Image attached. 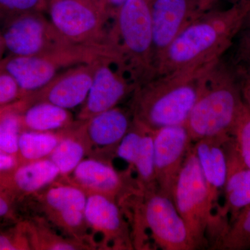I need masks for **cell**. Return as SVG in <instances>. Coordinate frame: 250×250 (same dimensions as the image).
Here are the masks:
<instances>
[{"label":"cell","instance_id":"6","mask_svg":"<svg viewBox=\"0 0 250 250\" xmlns=\"http://www.w3.org/2000/svg\"><path fill=\"white\" fill-rule=\"evenodd\" d=\"M172 200L196 250L208 244V237L225 220L214 213L193 143L176 182Z\"/></svg>","mask_w":250,"mask_h":250},{"label":"cell","instance_id":"17","mask_svg":"<svg viewBox=\"0 0 250 250\" xmlns=\"http://www.w3.org/2000/svg\"><path fill=\"white\" fill-rule=\"evenodd\" d=\"M227 154L226 179L224 186V204L217 214L228 218L229 223L250 206V169L238 154L232 136L225 143Z\"/></svg>","mask_w":250,"mask_h":250},{"label":"cell","instance_id":"27","mask_svg":"<svg viewBox=\"0 0 250 250\" xmlns=\"http://www.w3.org/2000/svg\"><path fill=\"white\" fill-rule=\"evenodd\" d=\"M145 125L133 119L132 123L126 134L121 140L116 149V154L129 164L132 169L141 147Z\"/></svg>","mask_w":250,"mask_h":250},{"label":"cell","instance_id":"29","mask_svg":"<svg viewBox=\"0 0 250 250\" xmlns=\"http://www.w3.org/2000/svg\"><path fill=\"white\" fill-rule=\"evenodd\" d=\"M48 0H0V16L11 18L32 12H43Z\"/></svg>","mask_w":250,"mask_h":250},{"label":"cell","instance_id":"8","mask_svg":"<svg viewBox=\"0 0 250 250\" xmlns=\"http://www.w3.org/2000/svg\"><path fill=\"white\" fill-rule=\"evenodd\" d=\"M3 43L14 56H38L72 42L54 27L42 12L21 15L8 21Z\"/></svg>","mask_w":250,"mask_h":250},{"label":"cell","instance_id":"34","mask_svg":"<svg viewBox=\"0 0 250 250\" xmlns=\"http://www.w3.org/2000/svg\"><path fill=\"white\" fill-rule=\"evenodd\" d=\"M15 200L9 192L0 187V220L15 218Z\"/></svg>","mask_w":250,"mask_h":250},{"label":"cell","instance_id":"35","mask_svg":"<svg viewBox=\"0 0 250 250\" xmlns=\"http://www.w3.org/2000/svg\"><path fill=\"white\" fill-rule=\"evenodd\" d=\"M20 164L18 156L4 152L0 148V182Z\"/></svg>","mask_w":250,"mask_h":250},{"label":"cell","instance_id":"4","mask_svg":"<svg viewBox=\"0 0 250 250\" xmlns=\"http://www.w3.org/2000/svg\"><path fill=\"white\" fill-rule=\"evenodd\" d=\"M113 18L106 42L116 53L118 66L137 87L154 75L151 6L147 0H129Z\"/></svg>","mask_w":250,"mask_h":250},{"label":"cell","instance_id":"5","mask_svg":"<svg viewBox=\"0 0 250 250\" xmlns=\"http://www.w3.org/2000/svg\"><path fill=\"white\" fill-rule=\"evenodd\" d=\"M131 210L134 249L144 248V231H150L154 243L165 250H196L173 200L158 189H139L122 206Z\"/></svg>","mask_w":250,"mask_h":250},{"label":"cell","instance_id":"9","mask_svg":"<svg viewBox=\"0 0 250 250\" xmlns=\"http://www.w3.org/2000/svg\"><path fill=\"white\" fill-rule=\"evenodd\" d=\"M132 169L118 172L111 160L98 157L83 159L68 177H63L87 194L103 195L120 206L139 190Z\"/></svg>","mask_w":250,"mask_h":250},{"label":"cell","instance_id":"7","mask_svg":"<svg viewBox=\"0 0 250 250\" xmlns=\"http://www.w3.org/2000/svg\"><path fill=\"white\" fill-rule=\"evenodd\" d=\"M50 21L75 44L105 43L108 20L113 18L103 0H54L48 5Z\"/></svg>","mask_w":250,"mask_h":250},{"label":"cell","instance_id":"20","mask_svg":"<svg viewBox=\"0 0 250 250\" xmlns=\"http://www.w3.org/2000/svg\"><path fill=\"white\" fill-rule=\"evenodd\" d=\"M75 122L70 110L48 103L34 104L21 113V132L58 131L70 127Z\"/></svg>","mask_w":250,"mask_h":250},{"label":"cell","instance_id":"26","mask_svg":"<svg viewBox=\"0 0 250 250\" xmlns=\"http://www.w3.org/2000/svg\"><path fill=\"white\" fill-rule=\"evenodd\" d=\"M21 115L14 103L0 107V148L16 156L21 133Z\"/></svg>","mask_w":250,"mask_h":250},{"label":"cell","instance_id":"32","mask_svg":"<svg viewBox=\"0 0 250 250\" xmlns=\"http://www.w3.org/2000/svg\"><path fill=\"white\" fill-rule=\"evenodd\" d=\"M241 37L238 42L234 65L250 64V25L243 27Z\"/></svg>","mask_w":250,"mask_h":250},{"label":"cell","instance_id":"33","mask_svg":"<svg viewBox=\"0 0 250 250\" xmlns=\"http://www.w3.org/2000/svg\"><path fill=\"white\" fill-rule=\"evenodd\" d=\"M235 70L239 80L240 88L243 103L250 110V64L244 65H234Z\"/></svg>","mask_w":250,"mask_h":250},{"label":"cell","instance_id":"22","mask_svg":"<svg viewBox=\"0 0 250 250\" xmlns=\"http://www.w3.org/2000/svg\"><path fill=\"white\" fill-rule=\"evenodd\" d=\"M88 146L79 131L77 121H75L48 159L58 167L61 177H67L85 156H88Z\"/></svg>","mask_w":250,"mask_h":250},{"label":"cell","instance_id":"13","mask_svg":"<svg viewBox=\"0 0 250 250\" xmlns=\"http://www.w3.org/2000/svg\"><path fill=\"white\" fill-rule=\"evenodd\" d=\"M136 85L128 79L113 59L98 61L88 96L77 115L85 121L98 113L117 106Z\"/></svg>","mask_w":250,"mask_h":250},{"label":"cell","instance_id":"39","mask_svg":"<svg viewBox=\"0 0 250 250\" xmlns=\"http://www.w3.org/2000/svg\"><path fill=\"white\" fill-rule=\"evenodd\" d=\"M54 1V0H48V5H49V3H50L51 1Z\"/></svg>","mask_w":250,"mask_h":250},{"label":"cell","instance_id":"18","mask_svg":"<svg viewBox=\"0 0 250 250\" xmlns=\"http://www.w3.org/2000/svg\"><path fill=\"white\" fill-rule=\"evenodd\" d=\"M230 136L201 139L193 143L210 204L215 213L220 207L219 200L223 194L226 179L228 163L225 143Z\"/></svg>","mask_w":250,"mask_h":250},{"label":"cell","instance_id":"12","mask_svg":"<svg viewBox=\"0 0 250 250\" xmlns=\"http://www.w3.org/2000/svg\"><path fill=\"white\" fill-rule=\"evenodd\" d=\"M85 217L94 236H101L100 250L134 249L131 227L116 202L103 195H88Z\"/></svg>","mask_w":250,"mask_h":250},{"label":"cell","instance_id":"16","mask_svg":"<svg viewBox=\"0 0 250 250\" xmlns=\"http://www.w3.org/2000/svg\"><path fill=\"white\" fill-rule=\"evenodd\" d=\"M154 66L179 33L202 16L193 14L188 0H155L151 6Z\"/></svg>","mask_w":250,"mask_h":250},{"label":"cell","instance_id":"15","mask_svg":"<svg viewBox=\"0 0 250 250\" xmlns=\"http://www.w3.org/2000/svg\"><path fill=\"white\" fill-rule=\"evenodd\" d=\"M77 121L88 146V157L108 159L105 155L116 154L118 145L131 126L133 117L130 110L116 106L85 121Z\"/></svg>","mask_w":250,"mask_h":250},{"label":"cell","instance_id":"38","mask_svg":"<svg viewBox=\"0 0 250 250\" xmlns=\"http://www.w3.org/2000/svg\"><path fill=\"white\" fill-rule=\"evenodd\" d=\"M1 42H3V39H1V37H0V45H1Z\"/></svg>","mask_w":250,"mask_h":250},{"label":"cell","instance_id":"11","mask_svg":"<svg viewBox=\"0 0 250 250\" xmlns=\"http://www.w3.org/2000/svg\"><path fill=\"white\" fill-rule=\"evenodd\" d=\"M192 143L185 125L165 126L154 130L156 187L166 196L172 199L176 182Z\"/></svg>","mask_w":250,"mask_h":250},{"label":"cell","instance_id":"10","mask_svg":"<svg viewBox=\"0 0 250 250\" xmlns=\"http://www.w3.org/2000/svg\"><path fill=\"white\" fill-rule=\"evenodd\" d=\"M98 62L69 67L42 88L23 95L17 100L21 111L40 103L68 110L82 106L88 96Z\"/></svg>","mask_w":250,"mask_h":250},{"label":"cell","instance_id":"36","mask_svg":"<svg viewBox=\"0 0 250 250\" xmlns=\"http://www.w3.org/2000/svg\"><path fill=\"white\" fill-rule=\"evenodd\" d=\"M105 4L107 5L108 9L111 11L112 15L114 17L116 11H118L120 8L125 4V3L127 2L129 0H103Z\"/></svg>","mask_w":250,"mask_h":250},{"label":"cell","instance_id":"37","mask_svg":"<svg viewBox=\"0 0 250 250\" xmlns=\"http://www.w3.org/2000/svg\"><path fill=\"white\" fill-rule=\"evenodd\" d=\"M250 21H246V22H245L244 26L243 27H246V26H250Z\"/></svg>","mask_w":250,"mask_h":250},{"label":"cell","instance_id":"2","mask_svg":"<svg viewBox=\"0 0 250 250\" xmlns=\"http://www.w3.org/2000/svg\"><path fill=\"white\" fill-rule=\"evenodd\" d=\"M217 62L156 76L138 85L130 107L133 119L154 130L185 125L207 72Z\"/></svg>","mask_w":250,"mask_h":250},{"label":"cell","instance_id":"21","mask_svg":"<svg viewBox=\"0 0 250 250\" xmlns=\"http://www.w3.org/2000/svg\"><path fill=\"white\" fill-rule=\"evenodd\" d=\"M31 250H91V246L61 235L45 218L24 220Z\"/></svg>","mask_w":250,"mask_h":250},{"label":"cell","instance_id":"24","mask_svg":"<svg viewBox=\"0 0 250 250\" xmlns=\"http://www.w3.org/2000/svg\"><path fill=\"white\" fill-rule=\"evenodd\" d=\"M154 129L145 125L141 147L133 167L140 189L143 190L158 189L154 172Z\"/></svg>","mask_w":250,"mask_h":250},{"label":"cell","instance_id":"28","mask_svg":"<svg viewBox=\"0 0 250 250\" xmlns=\"http://www.w3.org/2000/svg\"><path fill=\"white\" fill-rule=\"evenodd\" d=\"M231 136L242 160L250 169V110L245 104L237 118Z\"/></svg>","mask_w":250,"mask_h":250},{"label":"cell","instance_id":"30","mask_svg":"<svg viewBox=\"0 0 250 250\" xmlns=\"http://www.w3.org/2000/svg\"><path fill=\"white\" fill-rule=\"evenodd\" d=\"M0 250H31L24 222L14 228L0 230Z\"/></svg>","mask_w":250,"mask_h":250},{"label":"cell","instance_id":"19","mask_svg":"<svg viewBox=\"0 0 250 250\" xmlns=\"http://www.w3.org/2000/svg\"><path fill=\"white\" fill-rule=\"evenodd\" d=\"M61 177L58 167L50 159L22 163L0 182V187L15 199L32 196Z\"/></svg>","mask_w":250,"mask_h":250},{"label":"cell","instance_id":"14","mask_svg":"<svg viewBox=\"0 0 250 250\" xmlns=\"http://www.w3.org/2000/svg\"><path fill=\"white\" fill-rule=\"evenodd\" d=\"M70 54L57 49L38 56H14L0 62V71L7 73L19 87L21 98L42 88L62 68L72 66Z\"/></svg>","mask_w":250,"mask_h":250},{"label":"cell","instance_id":"31","mask_svg":"<svg viewBox=\"0 0 250 250\" xmlns=\"http://www.w3.org/2000/svg\"><path fill=\"white\" fill-rule=\"evenodd\" d=\"M21 97L19 87L7 73L0 71V107L16 102Z\"/></svg>","mask_w":250,"mask_h":250},{"label":"cell","instance_id":"3","mask_svg":"<svg viewBox=\"0 0 250 250\" xmlns=\"http://www.w3.org/2000/svg\"><path fill=\"white\" fill-rule=\"evenodd\" d=\"M243 104L236 70L220 61L207 72L186 122L192 143L231 136Z\"/></svg>","mask_w":250,"mask_h":250},{"label":"cell","instance_id":"25","mask_svg":"<svg viewBox=\"0 0 250 250\" xmlns=\"http://www.w3.org/2000/svg\"><path fill=\"white\" fill-rule=\"evenodd\" d=\"M211 247L213 250H250V206L229 223Z\"/></svg>","mask_w":250,"mask_h":250},{"label":"cell","instance_id":"1","mask_svg":"<svg viewBox=\"0 0 250 250\" xmlns=\"http://www.w3.org/2000/svg\"><path fill=\"white\" fill-rule=\"evenodd\" d=\"M250 11V0H244L228 11L197 18L158 59L153 77L218 62L241 32Z\"/></svg>","mask_w":250,"mask_h":250},{"label":"cell","instance_id":"23","mask_svg":"<svg viewBox=\"0 0 250 250\" xmlns=\"http://www.w3.org/2000/svg\"><path fill=\"white\" fill-rule=\"evenodd\" d=\"M68 128L45 132L22 131L18 141V158L21 164L47 159L66 136Z\"/></svg>","mask_w":250,"mask_h":250}]
</instances>
